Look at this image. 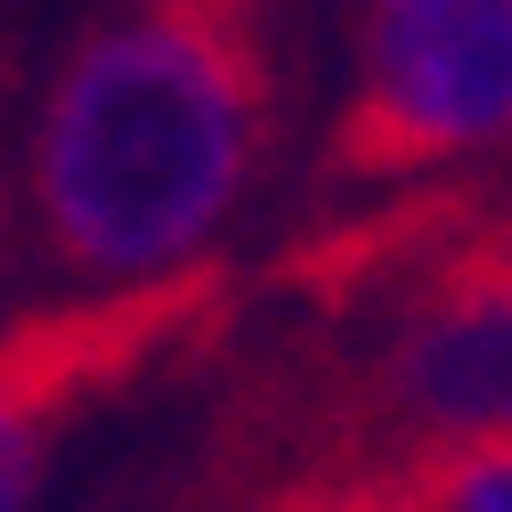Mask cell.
<instances>
[{"label": "cell", "instance_id": "1", "mask_svg": "<svg viewBox=\"0 0 512 512\" xmlns=\"http://www.w3.org/2000/svg\"><path fill=\"white\" fill-rule=\"evenodd\" d=\"M293 106L285 0H106L49 57L17 204L66 293L204 277Z\"/></svg>", "mask_w": 512, "mask_h": 512}, {"label": "cell", "instance_id": "2", "mask_svg": "<svg viewBox=\"0 0 512 512\" xmlns=\"http://www.w3.org/2000/svg\"><path fill=\"white\" fill-rule=\"evenodd\" d=\"M512 147V0H366L326 179L382 187Z\"/></svg>", "mask_w": 512, "mask_h": 512}, {"label": "cell", "instance_id": "3", "mask_svg": "<svg viewBox=\"0 0 512 512\" xmlns=\"http://www.w3.org/2000/svg\"><path fill=\"white\" fill-rule=\"evenodd\" d=\"M366 391L399 464L439 447H512V220L415 277Z\"/></svg>", "mask_w": 512, "mask_h": 512}, {"label": "cell", "instance_id": "4", "mask_svg": "<svg viewBox=\"0 0 512 512\" xmlns=\"http://www.w3.org/2000/svg\"><path fill=\"white\" fill-rule=\"evenodd\" d=\"M212 301V269L147 293H66L17 326H0V512H33L66 431L179 342Z\"/></svg>", "mask_w": 512, "mask_h": 512}, {"label": "cell", "instance_id": "5", "mask_svg": "<svg viewBox=\"0 0 512 512\" xmlns=\"http://www.w3.org/2000/svg\"><path fill=\"white\" fill-rule=\"evenodd\" d=\"M399 512H512V447H439L391 464Z\"/></svg>", "mask_w": 512, "mask_h": 512}, {"label": "cell", "instance_id": "6", "mask_svg": "<svg viewBox=\"0 0 512 512\" xmlns=\"http://www.w3.org/2000/svg\"><path fill=\"white\" fill-rule=\"evenodd\" d=\"M261 512H399L391 472H334V480H293Z\"/></svg>", "mask_w": 512, "mask_h": 512}, {"label": "cell", "instance_id": "7", "mask_svg": "<svg viewBox=\"0 0 512 512\" xmlns=\"http://www.w3.org/2000/svg\"><path fill=\"white\" fill-rule=\"evenodd\" d=\"M17 179H9V163H0V285H9V252H17Z\"/></svg>", "mask_w": 512, "mask_h": 512}]
</instances>
